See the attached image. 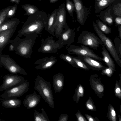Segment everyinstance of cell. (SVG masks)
I'll use <instances>...</instances> for the list:
<instances>
[{
	"mask_svg": "<svg viewBox=\"0 0 121 121\" xmlns=\"http://www.w3.org/2000/svg\"></svg>",
	"mask_w": 121,
	"mask_h": 121,
	"instance_id": "cell-52",
	"label": "cell"
},
{
	"mask_svg": "<svg viewBox=\"0 0 121 121\" xmlns=\"http://www.w3.org/2000/svg\"><path fill=\"white\" fill-rule=\"evenodd\" d=\"M58 9L54 10L51 14L48 15V19L45 30L50 34L55 36V27L56 22Z\"/></svg>",
	"mask_w": 121,
	"mask_h": 121,
	"instance_id": "cell-19",
	"label": "cell"
},
{
	"mask_svg": "<svg viewBox=\"0 0 121 121\" xmlns=\"http://www.w3.org/2000/svg\"><path fill=\"white\" fill-rule=\"evenodd\" d=\"M17 27L0 32V54L3 49L10 43L11 39Z\"/></svg>",
	"mask_w": 121,
	"mask_h": 121,
	"instance_id": "cell-18",
	"label": "cell"
},
{
	"mask_svg": "<svg viewBox=\"0 0 121 121\" xmlns=\"http://www.w3.org/2000/svg\"><path fill=\"white\" fill-rule=\"evenodd\" d=\"M21 6L26 12L24 15L30 16L38 12L39 9L36 6L30 4L21 5Z\"/></svg>",
	"mask_w": 121,
	"mask_h": 121,
	"instance_id": "cell-25",
	"label": "cell"
},
{
	"mask_svg": "<svg viewBox=\"0 0 121 121\" xmlns=\"http://www.w3.org/2000/svg\"><path fill=\"white\" fill-rule=\"evenodd\" d=\"M66 15L65 5L63 3L58 9L55 31V36L56 38H58L69 27L66 22Z\"/></svg>",
	"mask_w": 121,
	"mask_h": 121,
	"instance_id": "cell-7",
	"label": "cell"
},
{
	"mask_svg": "<svg viewBox=\"0 0 121 121\" xmlns=\"http://www.w3.org/2000/svg\"><path fill=\"white\" fill-rule=\"evenodd\" d=\"M77 56V57L83 61L90 69L99 71L107 67L103 65L98 61L91 57Z\"/></svg>",
	"mask_w": 121,
	"mask_h": 121,
	"instance_id": "cell-16",
	"label": "cell"
},
{
	"mask_svg": "<svg viewBox=\"0 0 121 121\" xmlns=\"http://www.w3.org/2000/svg\"><path fill=\"white\" fill-rule=\"evenodd\" d=\"M115 21L116 24L117 26H119L121 25V18L117 17L115 19Z\"/></svg>",
	"mask_w": 121,
	"mask_h": 121,
	"instance_id": "cell-43",
	"label": "cell"
},
{
	"mask_svg": "<svg viewBox=\"0 0 121 121\" xmlns=\"http://www.w3.org/2000/svg\"><path fill=\"white\" fill-rule=\"evenodd\" d=\"M77 43L89 46L95 50H97L100 45L103 43L99 38L94 33L88 31H83L78 37Z\"/></svg>",
	"mask_w": 121,
	"mask_h": 121,
	"instance_id": "cell-5",
	"label": "cell"
},
{
	"mask_svg": "<svg viewBox=\"0 0 121 121\" xmlns=\"http://www.w3.org/2000/svg\"><path fill=\"white\" fill-rule=\"evenodd\" d=\"M20 22V20L17 18L8 19L0 25V32L17 27Z\"/></svg>",
	"mask_w": 121,
	"mask_h": 121,
	"instance_id": "cell-22",
	"label": "cell"
},
{
	"mask_svg": "<svg viewBox=\"0 0 121 121\" xmlns=\"http://www.w3.org/2000/svg\"><path fill=\"white\" fill-rule=\"evenodd\" d=\"M108 108V117L109 119L112 121H116V113L114 108L110 104Z\"/></svg>",
	"mask_w": 121,
	"mask_h": 121,
	"instance_id": "cell-35",
	"label": "cell"
},
{
	"mask_svg": "<svg viewBox=\"0 0 121 121\" xmlns=\"http://www.w3.org/2000/svg\"><path fill=\"white\" fill-rule=\"evenodd\" d=\"M59 57L61 59L68 63L74 67L78 68L71 56L66 54H61L60 55Z\"/></svg>",
	"mask_w": 121,
	"mask_h": 121,
	"instance_id": "cell-31",
	"label": "cell"
},
{
	"mask_svg": "<svg viewBox=\"0 0 121 121\" xmlns=\"http://www.w3.org/2000/svg\"><path fill=\"white\" fill-rule=\"evenodd\" d=\"M114 71L112 69L107 67L101 70V73L102 74L105 75L110 77L111 76Z\"/></svg>",
	"mask_w": 121,
	"mask_h": 121,
	"instance_id": "cell-38",
	"label": "cell"
},
{
	"mask_svg": "<svg viewBox=\"0 0 121 121\" xmlns=\"http://www.w3.org/2000/svg\"><path fill=\"white\" fill-rule=\"evenodd\" d=\"M97 78L96 74L91 75L89 79L90 84L91 88L97 96L101 98L102 97V93L104 88L103 85L101 83L100 79Z\"/></svg>",
	"mask_w": 121,
	"mask_h": 121,
	"instance_id": "cell-15",
	"label": "cell"
},
{
	"mask_svg": "<svg viewBox=\"0 0 121 121\" xmlns=\"http://www.w3.org/2000/svg\"><path fill=\"white\" fill-rule=\"evenodd\" d=\"M34 89L39 92L41 96L51 108H54V97L49 82L38 75L35 79Z\"/></svg>",
	"mask_w": 121,
	"mask_h": 121,
	"instance_id": "cell-3",
	"label": "cell"
},
{
	"mask_svg": "<svg viewBox=\"0 0 121 121\" xmlns=\"http://www.w3.org/2000/svg\"><path fill=\"white\" fill-rule=\"evenodd\" d=\"M116 52L121 59V40L119 36H117L114 39Z\"/></svg>",
	"mask_w": 121,
	"mask_h": 121,
	"instance_id": "cell-33",
	"label": "cell"
},
{
	"mask_svg": "<svg viewBox=\"0 0 121 121\" xmlns=\"http://www.w3.org/2000/svg\"><path fill=\"white\" fill-rule=\"evenodd\" d=\"M29 85V82L27 80H26L22 84L5 91L0 96L3 99L21 96L28 91Z\"/></svg>",
	"mask_w": 121,
	"mask_h": 121,
	"instance_id": "cell-8",
	"label": "cell"
},
{
	"mask_svg": "<svg viewBox=\"0 0 121 121\" xmlns=\"http://www.w3.org/2000/svg\"><path fill=\"white\" fill-rule=\"evenodd\" d=\"M119 36L121 39V25L118 26Z\"/></svg>",
	"mask_w": 121,
	"mask_h": 121,
	"instance_id": "cell-44",
	"label": "cell"
},
{
	"mask_svg": "<svg viewBox=\"0 0 121 121\" xmlns=\"http://www.w3.org/2000/svg\"></svg>",
	"mask_w": 121,
	"mask_h": 121,
	"instance_id": "cell-51",
	"label": "cell"
},
{
	"mask_svg": "<svg viewBox=\"0 0 121 121\" xmlns=\"http://www.w3.org/2000/svg\"><path fill=\"white\" fill-rule=\"evenodd\" d=\"M120 111L121 112V105L120 107Z\"/></svg>",
	"mask_w": 121,
	"mask_h": 121,
	"instance_id": "cell-48",
	"label": "cell"
},
{
	"mask_svg": "<svg viewBox=\"0 0 121 121\" xmlns=\"http://www.w3.org/2000/svg\"><path fill=\"white\" fill-rule=\"evenodd\" d=\"M48 16L45 12L39 11L29 16L17 36L21 38L23 35L40 34L47 24Z\"/></svg>",
	"mask_w": 121,
	"mask_h": 121,
	"instance_id": "cell-1",
	"label": "cell"
},
{
	"mask_svg": "<svg viewBox=\"0 0 121 121\" xmlns=\"http://www.w3.org/2000/svg\"><path fill=\"white\" fill-rule=\"evenodd\" d=\"M76 120L78 121H87V119L83 116L82 114L80 112L78 111L75 114Z\"/></svg>",
	"mask_w": 121,
	"mask_h": 121,
	"instance_id": "cell-39",
	"label": "cell"
},
{
	"mask_svg": "<svg viewBox=\"0 0 121 121\" xmlns=\"http://www.w3.org/2000/svg\"><path fill=\"white\" fill-rule=\"evenodd\" d=\"M84 89L81 84H78L75 90L74 94L72 98L73 101L77 103H78L81 97H83L84 95Z\"/></svg>",
	"mask_w": 121,
	"mask_h": 121,
	"instance_id": "cell-24",
	"label": "cell"
},
{
	"mask_svg": "<svg viewBox=\"0 0 121 121\" xmlns=\"http://www.w3.org/2000/svg\"><path fill=\"white\" fill-rule=\"evenodd\" d=\"M66 7L69 14L73 20V13L74 12H76L74 3L70 0H66Z\"/></svg>",
	"mask_w": 121,
	"mask_h": 121,
	"instance_id": "cell-30",
	"label": "cell"
},
{
	"mask_svg": "<svg viewBox=\"0 0 121 121\" xmlns=\"http://www.w3.org/2000/svg\"><path fill=\"white\" fill-rule=\"evenodd\" d=\"M115 93L116 97L121 99V84L119 82L117 81L115 85Z\"/></svg>",
	"mask_w": 121,
	"mask_h": 121,
	"instance_id": "cell-37",
	"label": "cell"
},
{
	"mask_svg": "<svg viewBox=\"0 0 121 121\" xmlns=\"http://www.w3.org/2000/svg\"><path fill=\"white\" fill-rule=\"evenodd\" d=\"M57 60L56 57L51 56L46 57L36 60L34 64L37 65L36 69L40 70H45L52 67Z\"/></svg>",
	"mask_w": 121,
	"mask_h": 121,
	"instance_id": "cell-14",
	"label": "cell"
},
{
	"mask_svg": "<svg viewBox=\"0 0 121 121\" xmlns=\"http://www.w3.org/2000/svg\"><path fill=\"white\" fill-rule=\"evenodd\" d=\"M17 4H16L12 6L8 12L6 19V21L8 20V19L11 18L14 16L17 9Z\"/></svg>",
	"mask_w": 121,
	"mask_h": 121,
	"instance_id": "cell-36",
	"label": "cell"
},
{
	"mask_svg": "<svg viewBox=\"0 0 121 121\" xmlns=\"http://www.w3.org/2000/svg\"><path fill=\"white\" fill-rule=\"evenodd\" d=\"M38 35H32L26 36L24 38L17 36L10 43L14 46L13 50L17 54L24 58H30L33 52V46Z\"/></svg>",
	"mask_w": 121,
	"mask_h": 121,
	"instance_id": "cell-2",
	"label": "cell"
},
{
	"mask_svg": "<svg viewBox=\"0 0 121 121\" xmlns=\"http://www.w3.org/2000/svg\"><path fill=\"white\" fill-rule=\"evenodd\" d=\"M103 21L104 22L106 23L110 26L112 25L113 22L112 17L109 16L105 17L103 19Z\"/></svg>",
	"mask_w": 121,
	"mask_h": 121,
	"instance_id": "cell-40",
	"label": "cell"
},
{
	"mask_svg": "<svg viewBox=\"0 0 121 121\" xmlns=\"http://www.w3.org/2000/svg\"><path fill=\"white\" fill-rule=\"evenodd\" d=\"M2 83L0 86V91H6L19 85L25 82L23 77L15 74H8L3 78Z\"/></svg>",
	"mask_w": 121,
	"mask_h": 121,
	"instance_id": "cell-10",
	"label": "cell"
},
{
	"mask_svg": "<svg viewBox=\"0 0 121 121\" xmlns=\"http://www.w3.org/2000/svg\"><path fill=\"white\" fill-rule=\"evenodd\" d=\"M53 38L52 36H49L45 39L42 38L41 45L38 49V52L43 53H56L59 44Z\"/></svg>",
	"mask_w": 121,
	"mask_h": 121,
	"instance_id": "cell-11",
	"label": "cell"
},
{
	"mask_svg": "<svg viewBox=\"0 0 121 121\" xmlns=\"http://www.w3.org/2000/svg\"><path fill=\"white\" fill-rule=\"evenodd\" d=\"M78 68L86 71H89L90 69L88 67L85 63L82 60L77 57L71 56Z\"/></svg>",
	"mask_w": 121,
	"mask_h": 121,
	"instance_id": "cell-29",
	"label": "cell"
},
{
	"mask_svg": "<svg viewBox=\"0 0 121 121\" xmlns=\"http://www.w3.org/2000/svg\"><path fill=\"white\" fill-rule=\"evenodd\" d=\"M12 6H10L0 11V25L6 21L8 12Z\"/></svg>",
	"mask_w": 121,
	"mask_h": 121,
	"instance_id": "cell-32",
	"label": "cell"
},
{
	"mask_svg": "<svg viewBox=\"0 0 121 121\" xmlns=\"http://www.w3.org/2000/svg\"><path fill=\"white\" fill-rule=\"evenodd\" d=\"M101 54L103 56L102 61H103L109 68L115 71L116 66L114 63L105 46L103 45Z\"/></svg>",
	"mask_w": 121,
	"mask_h": 121,
	"instance_id": "cell-21",
	"label": "cell"
},
{
	"mask_svg": "<svg viewBox=\"0 0 121 121\" xmlns=\"http://www.w3.org/2000/svg\"><path fill=\"white\" fill-rule=\"evenodd\" d=\"M93 29L103 44L112 56L117 64L121 67V59L117 52L116 47L112 40L102 32L97 24L92 22Z\"/></svg>",
	"mask_w": 121,
	"mask_h": 121,
	"instance_id": "cell-4",
	"label": "cell"
},
{
	"mask_svg": "<svg viewBox=\"0 0 121 121\" xmlns=\"http://www.w3.org/2000/svg\"><path fill=\"white\" fill-rule=\"evenodd\" d=\"M39 1H42V0H37Z\"/></svg>",
	"mask_w": 121,
	"mask_h": 121,
	"instance_id": "cell-50",
	"label": "cell"
},
{
	"mask_svg": "<svg viewBox=\"0 0 121 121\" xmlns=\"http://www.w3.org/2000/svg\"><path fill=\"white\" fill-rule=\"evenodd\" d=\"M20 0H10V2L12 3H15L16 4H19L20 2Z\"/></svg>",
	"mask_w": 121,
	"mask_h": 121,
	"instance_id": "cell-45",
	"label": "cell"
},
{
	"mask_svg": "<svg viewBox=\"0 0 121 121\" xmlns=\"http://www.w3.org/2000/svg\"><path fill=\"white\" fill-rule=\"evenodd\" d=\"M101 0H95V1H98Z\"/></svg>",
	"mask_w": 121,
	"mask_h": 121,
	"instance_id": "cell-49",
	"label": "cell"
},
{
	"mask_svg": "<svg viewBox=\"0 0 121 121\" xmlns=\"http://www.w3.org/2000/svg\"><path fill=\"white\" fill-rule=\"evenodd\" d=\"M22 103V101L20 99L16 98L3 99L1 101L2 106L6 108L19 107L21 106Z\"/></svg>",
	"mask_w": 121,
	"mask_h": 121,
	"instance_id": "cell-23",
	"label": "cell"
},
{
	"mask_svg": "<svg viewBox=\"0 0 121 121\" xmlns=\"http://www.w3.org/2000/svg\"><path fill=\"white\" fill-rule=\"evenodd\" d=\"M119 77H120V78L119 82L121 84V74H119Z\"/></svg>",
	"mask_w": 121,
	"mask_h": 121,
	"instance_id": "cell-47",
	"label": "cell"
},
{
	"mask_svg": "<svg viewBox=\"0 0 121 121\" xmlns=\"http://www.w3.org/2000/svg\"><path fill=\"white\" fill-rule=\"evenodd\" d=\"M42 112H39L36 110H34V118L36 121H50L43 108H41Z\"/></svg>",
	"mask_w": 121,
	"mask_h": 121,
	"instance_id": "cell-26",
	"label": "cell"
},
{
	"mask_svg": "<svg viewBox=\"0 0 121 121\" xmlns=\"http://www.w3.org/2000/svg\"><path fill=\"white\" fill-rule=\"evenodd\" d=\"M69 54L77 55L91 57L99 61H102V57L95 54L87 46L83 45L80 46L71 45L66 49Z\"/></svg>",
	"mask_w": 121,
	"mask_h": 121,
	"instance_id": "cell-9",
	"label": "cell"
},
{
	"mask_svg": "<svg viewBox=\"0 0 121 121\" xmlns=\"http://www.w3.org/2000/svg\"><path fill=\"white\" fill-rule=\"evenodd\" d=\"M69 116L67 114H61L59 117L58 121H67Z\"/></svg>",
	"mask_w": 121,
	"mask_h": 121,
	"instance_id": "cell-41",
	"label": "cell"
},
{
	"mask_svg": "<svg viewBox=\"0 0 121 121\" xmlns=\"http://www.w3.org/2000/svg\"><path fill=\"white\" fill-rule=\"evenodd\" d=\"M74 3L78 22L82 26L86 21L88 13V8L83 4L81 0H73Z\"/></svg>",
	"mask_w": 121,
	"mask_h": 121,
	"instance_id": "cell-12",
	"label": "cell"
},
{
	"mask_svg": "<svg viewBox=\"0 0 121 121\" xmlns=\"http://www.w3.org/2000/svg\"><path fill=\"white\" fill-rule=\"evenodd\" d=\"M84 115L86 117L87 120L89 121H99L98 118L96 117L94 118L91 115L87 114H85Z\"/></svg>",
	"mask_w": 121,
	"mask_h": 121,
	"instance_id": "cell-42",
	"label": "cell"
},
{
	"mask_svg": "<svg viewBox=\"0 0 121 121\" xmlns=\"http://www.w3.org/2000/svg\"><path fill=\"white\" fill-rule=\"evenodd\" d=\"M49 2L50 3H54L57 1H58V0H49Z\"/></svg>",
	"mask_w": 121,
	"mask_h": 121,
	"instance_id": "cell-46",
	"label": "cell"
},
{
	"mask_svg": "<svg viewBox=\"0 0 121 121\" xmlns=\"http://www.w3.org/2000/svg\"><path fill=\"white\" fill-rule=\"evenodd\" d=\"M96 24L100 30L104 34H108L112 32V29L99 20H96Z\"/></svg>",
	"mask_w": 121,
	"mask_h": 121,
	"instance_id": "cell-28",
	"label": "cell"
},
{
	"mask_svg": "<svg viewBox=\"0 0 121 121\" xmlns=\"http://www.w3.org/2000/svg\"><path fill=\"white\" fill-rule=\"evenodd\" d=\"M85 105L87 110L95 111H97L94 101L90 96H89L88 99L86 102Z\"/></svg>",
	"mask_w": 121,
	"mask_h": 121,
	"instance_id": "cell-34",
	"label": "cell"
},
{
	"mask_svg": "<svg viewBox=\"0 0 121 121\" xmlns=\"http://www.w3.org/2000/svg\"><path fill=\"white\" fill-rule=\"evenodd\" d=\"M41 97L35 91L27 95L23 101L24 106L28 109L35 108L40 102Z\"/></svg>",
	"mask_w": 121,
	"mask_h": 121,
	"instance_id": "cell-17",
	"label": "cell"
},
{
	"mask_svg": "<svg viewBox=\"0 0 121 121\" xmlns=\"http://www.w3.org/2000/svg\"><path fill=\"white\" fill-rule=\"evenodd\" d=\"M65 78L63 75L58 73L54 75L53 78V86L56 93H60L62 91L64 84Z\"/></svg>",
	"mask_w": 121,
	"mask_h": 121,
	"instance_id": "cell-20",
	"label": "cell"
},
{
	"mask_svg": "<svg viewBox=\"0 0 121 121\" xmlns=\"http://www.w3.org/2000/svg\"><path fill=\"white\" fill-rule=\"evenodd\" d=\"M75 29H71L69 27L61 34L59 39L56 41L59 44L58 49H60L65 45H69L74 41L75 37Z\"/></svg>",
	"mask_w": 121,
	"mask_h": 121,
	"instance_id": "cell-13",
	"label": "cell"
},
{
	"mask_svg": "<svg viewBox=\"0 0 121 121\" xmlns=\"http://www.w3.org/2000/svg\"><path fill=\"white\" fill-rule=\"evenodd\" d=\"M0 65L10 73L14 74L17 73L26 75L27 73L9 55L0 54Z\"/></svg>",
	"mask_w": 121,
	"mask_h": 121,
	"instance_id": "cell-6",
	"label": "cell"
},
{
	"mask_svg": "<svg viewBox=\"0 0 121 121\" xmlns=\"http://www.w3.org/2000/svg\"><path fill=\"white\" fill-rule=\"evenodd\" d=\"M114 0H101L95 1V12L97 13L108 6Z\"/></svg>",
	"mask_w": 121,
	"mask_h": 121,
	"instance_id": "cell-27",
	"label": "cell"
}]
</instances>
